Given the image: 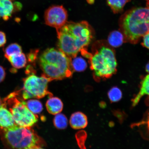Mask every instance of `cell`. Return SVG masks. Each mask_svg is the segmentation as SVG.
<instances>
[{"mask_svg":"<svg viewBox=\"0 0 149 149\" xmlns=\"http://www.w3.org/2000/svg\"><path fill=\"white\" fill-rule=\"evenodd\" d=\"M108 96L111 102H117L122 99V93L118 87H113L110 89L108 93Z\"/></svg>","mask_w":149,"mask_h":149,"instance_id":"44dd1931","label":"cell"},{"mask_svg":"<svg viewBox=\"0 0 149 149\" xmlns=\"http://www.w3.org/2000/svg\"><path fill=\"white\" fill-rule=\"evenodd\" d=\"M14 10L12 0H0V18L7 21L12 16Z\"/></svg>","mask_w":149,"mask_h":149,"instance_id":"8fae6325","label":"cell"},{"mask_svg":"<svg viewBox=\"0 0 149 149\" xmlns=\"http://www.w3.org/2000/svg\"><path fill=\"white\" fill-rule=\"evenodd\" d=\"M56 31L59 49L71 58L87 49L94 35L93 28L86 21L67 22Z\"/></svg>","mask_w":149,"mask_h":149,"instance_id":"6da1fadb","label":"cell"},{"mask_svg":"<svg viewBox=\"0 0 149 149\" xmlns=\"http://www.w3.org/2000/svg\"><path fill=\"white\" fill-rule=\"evenodd\" d=\"M22 48L17 43H13L9 45L5 50V56L8 58L18 54L22 53Z\"/></svg>","mask_w":149,"mask_h":149,"instance_id":"d6986e66","label":"cell"},{"mask_svg":"<svg viewBox=\"0 0 149 149\" xmlns=\"http://www.w3.org/2000/svg\"><path fill=\"white\" fill-rule=\"evenodd\" d=\"M74 57L72 61V65L74 70L78 72H83L87 67L86 61L81 57Z\"/></svg>","mask_w":149,"mask_h":149,"instance_id":"ffe728a7","label":"cell"},{"mask_svg":"<svg viewBox=\"0 0 149 149\" xmlns=\"http://www.w3.org/2000/svg\"><path fill=\"white\" fill-rule=\"evenodd\" d=\"M3 130L6 141L12 149H26L39 146L40 139L31 128L16 125Z\"/></svg>","mask_w":149,"mask_h":149,"instance_id":"5b68a950","label":"cell"},{"mask_svg":"<svg viewBox=\"0 0 149 149\" xmlns=\"http://www.w3.org/2000/svg\"><path fill=\"white\" fill-rule=\"evenodd\" d=\"M146 69L147 72H148V73L149 74V62L148 63V64H147L146 65Z\"/></svg>","mask_w":149,"mask_h":149,"instance_id":"83f0119b","label":"cell"},{"mask_svg":"<svg viewBox=\"0 0 149 149\" xmlns=\"http://www.w3.org/2000/svg\"><path fill=\"white\" fill-rule=\"evenodd\" d=\"M25 103L28 109L34 114L40 113L42 111V104L38 100H29Z\"/></svg>","mask_w":149,"mask_h":149,"instance_id":"e0dca14e","label":"cell"},{"mask_svg":"<svg viewBox=\"0 0 149 149\" xmlns=\"http://www.w3.org/2000/svg\"><path fill=\"white\" fill-rule=\"evenodd\" d=\"M6 42V36L3 31H0V47L4 46Z\"/></svg>","mask_w":149,"mask_h":149,"instance_id":"603a6c76","label":"cell"},{"mask_svg":"<svg viewBox=\"0 0 149 149\" xmlns=\"http://www.w3.org/2000/svg\"><path fill=\"white\" fill-rule=\"evenodd\" d=\"M3 105V102L2 101L1 98L0 97V107H1V106Z\"/></svg>","mask_w":149,"mask_h":149,"instance_id":"f1b7e54d","label":"cell"},{"mask_svg":"<svg viewBox=\"0 0 149 149\" xmlns=\"http://www.w3.org/2000/svg\"><path fill=\"white\" fill-rule=\"evenodd\" d=\"M14 103L10 111L17 125L23 127L31 128L38 120V117L29 110L25 101L14 99Z\"/></svg>","mask_w":149,"mask_h":149,"instance_id":"52a82bcc","label":"cell"},{"mask_svg":"<svg viewBox=\"0 0 149 149\" xmlns=\"http://www.w3.org/2000/svg\"><path fill=\"white\" fill-rule=\"evenodd\" d=\"M26 149H44L42 148H41L39 146H35L31 147V148H27Z\"/></svg>","mask_w":149,"mask_h":149,"instance_id":"484cf974","label":"cell"},{"mask_svg":"<svg viewBox=\"0 0 149 149\" xmlns=\"http://www.w3.org/2000/svg\"><path fill=\"white\" fill-rule=\"evenodd\" d=\"M143 37L142 45L144 47L149 49V32L145 35Z\"/></svg>","mask_w":149,"mask_h":149,"instance_id":"7402d4cb","label":"cell"},{"mask_svg":"<svg viewBox=\"0 0 149 149\" xmlns=\"http://www.w3.org/2000/svg\"><path fill=\"white\" fill-rule=\"evenodd\" d=\"M145 95L149 96V74L145 76L141 81L139 92L132 100L133 106L134 107L137 105L141 97Z\"/></svg>","mask_w":149,"mask_h":149,"instance_id":"4fadbf2b","label":"cell"},{"mask_svg":"<svg viewBox=\"0 0 149 149\" xmlns=\"http://www.w3.org/2000/svg\"><path fill=\"white\" fill-rule=\"evenodd\" d=\"M46 106L48 112L54 115L60 113L63 108V104L60 99L52 96L47 100Z\"/></svg>","mask_w":149,"mask_h":149,"instance_id":"7c38bea8","label":"cell"},{"mask_svg":"<svg viewBox=\"0 0 149 149\" xmlns=\"http://www.w3.org/2000/svg\"><path fill=\"white\" fill-rule=\"evenodd\" d=\"M16 125L12 113L3 104L0 107V128L4 130Z\"/></svg>","mask_w":149,"mask_h":149,"instance_id":"9c48e42d","label":"cell"},{"mask_svg":"<svg viewBox=\"0 0 149 149\" xmlns=\"http://www.w3.org/2000/svg\"><path fill=\"white\" fill-rule=\"evenodd\" d=\"M37 53L36 51H35L33 52H31V53H29L27 56L29 61H31V62H33V61H34L35 59L36 58Z\"/></svg>","mask_w":149,"mask_h":149,"instance_id":"d4e9b609","label":"cell"},{"mask_svg":"<svg viewBox=\"0 0 149 149\" xmlns=\"http://www.w3.org/2000/svg\"><path fill=\"white\" fill-rule=\"evenodd\" d=\"M22 97L24 100L32 98H41L52 94L48 91V84L51 81L44 74L40 77L31 74L23 80Z\"/></svg>","mask_w":149,"mask_h":149,"instance_id":"8992f818","label":"cell"},{"mask_svg":"<svg viewBox=\"0 0 149 149\" xmlns=\"http://www.w3.org/2000/svg\"><path fill=\"white\" fill-rule=\"evenodd\" d=\"M7 59L14 68L17 69L24 68L27 64L26 58L22 53L9 57Z\"/></svg>","mask_w":149,"mask_h":149,"instance_id":"5bb4252c","label":"cell"},{"mask_svg":"<svg viewBox=\"0 0 149 149\" xmlns=\"http://www.w3.org/2000/svg\"><path fill=\"white\" fill-rule=\"evenodd\" d=\"M86 1L89 4L92 5L94 3L95 0H86Z\"/></svg>","mask_w":149,"mask_h":149,"instance_id":"4316f807","label":"cell"},{"mask_svg":"<svg viewBox=\"0 0 149 149\" xmlns=\"http://www.w3.org/2000/svg\"><path fill=\"white\" fill-rule=\"evenodd\" d=\"M144 7H135L120 17L119 25L124 41L136 44L149 32V0Z\"/></svg>","mask_w":149,"mask_h":149,"instance_id":"7a4b0ae2","label":"cell"},{"mask_svg":"<svg viewBox=\"0 0 149 149\" xmlns=\"http://www.w3.org/2000/svg\"><path fill=\"white\" fill-rule=\"evenodd\" d=\"M53 123L54 125L58 129L64 130L68 126V121L64 115L59 113L55 115L54 118Z\"/></svg>","mask_w":149,"mask_h":149,"instance_id":"ac0fdd59","label":"cell"},{"mask_svg":"<svg viewBox=\"0 0 149 149\" xmlns=\"http://www.w3.org/2000/svg\"><path fill=\"white\" fill-rule=\"evenodd\" d=\"M147 124H148V128L149 130V116L148 119V122H147Z\"/></svg>","mask_w":149,"mask_h":149,"instance_id":"f546056e","label":"cell"},{"mask_svg":"<svg viewBox=\"0 0 149 149\" xmlns=\"http://www.w3.org/2000/svg\"><path fill=\"white\" fill-rule=\"evenodd\" d=\"M39 63L43 74L50 81L72 77V58L60 50L48 48L40 55Z\"/></svg>","mask_w":149,"mask_h":149,"instance_id":"3957f363","label":"cell"},{"mask_svg":"<svg viewBox=\"0 0 149 149\" xmlns=\"http://www.w3.org/2000/svg\"><path fill=\"white\" fill-rule=\"evenodd\" d=\"M124 42V35L120 31H112L108 37V42L113 47H119Z\"/></svg>","mask_w":149,"mask_h":149,"instance_id":"9a60e30c","label":"cell"},{"mask_svg":"<svg viewBox=\"0 0 149 149\" xmlns=\"http://www.w3.org/2000/svg\"><path fill=\"white\" fill-rule=\"evenodd\" d=\"M70 123L71 127L74 129H83L88 124L87 117L81 112H76L71 116Z\"/></svg>","mask_w":149,"mask_h":149,"instance_id":"30bf717a","label":"cell"},{"mask_svg":"<svg viewBox=\"0 0 149 149\" xmlns=\"http://www.w3.org/2000/svg\"><path fill=\"white\" fill-rule=\"evenodd\" d=\"M68 13L62 5H53L45 12L44 19L46 25L58 29L66 24Z\"/></svg>","mask_w":149,"mask_h":149,"instance_id":"ba28073f","label":"cell"},{"mask_svg":"<svg viewBox=\"0 0 149 149\" xmlns=\"http://www.w3.org/2000/svg\"><path fill=\"white\" fill-rule=\"evenodd\" d=\"M94 49L89 60L95 79L100 80L110 78L117 72L115 52L107 46H100Z\"/></svg>","mask_w":149,"mask_h":149,"instance_id":"277c9868","label":"cell"},{"mask_svg":"<svg viewBox=\"0 0 149 149\" xmlns=\"http://www.w3.org/2000/svg\"><path fill=\"white\" fill-rule=\"evenodd\" d=\"M130 1V0H107L108 5L114 14L122 12L125 5Z\"/></svg>","mask_w":149,"mask_h":149,"instance_id":"2e32d148","label":"cell"},{"mask_svg":"<svg viewBox=\"0 0 149 149\" xmlns=\"http://www.w3.org/2000/svg\"><path fill=\"white\" fill-rule=\"evenodd\" d=\"M6 76V72L3 67L0 66V83L4 80Z\"/></svg>","mask_w":149,"mask_h":149,"instance_id":"cb8c5ba5","label":"cell"}]
</instances>
